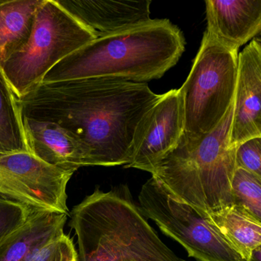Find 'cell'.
<instances>
[{
    "label": "cell",
    "instance_id": "1",
    "mask_svg": "<svg viewBox=\"0 0 261 261\" xmlns=\"http://www.w3.org/2000/svg\"><path fill=\"white\" fill-rule=\"evenodd\" d=\"M160 96L146 83L93 77L40 83L17 100L22 117L75 134L89 166H126L137 126Z\"/></svg>",
    "mask_w": 261,
    "mask_h": 261
},
{
    "label": "cell",
    "instance_id": "2",
    "mask_svg": "<svg viewBox=\"0 0 261 261\" xmlns=\"http://www.w3.org/2000/svg\"><path fill=\"white\" fill-rule=\"evenodd\" d=\"M186 40L169 19L97 38L55 65L42 83L111 77L135 83L160 79L176 65Z\"/></svg>",
    "mask_w": 261,
    "mask_h": 261
},
{
    "label": "cell",
    "instance_id": "3",
    "mask_svg": "<svg viewBox=\"0 0 261 261\" xmlns=\"http://www.w3.org/2000/svg\"><path fill=\"white\" fill-rule=\"evenodd\" d=\"M68 216L77 238V261H188L160 240L127 186L97 188Z\"/></svg>",
    "mask_w": 261,
    "mask_h": 261
},
{
    "label": "cell",
    "instance_id": "4",
    "mask_svg": "<svg viewBox=\"0 0 261 261\" xmlns=\"http://www.w3.org/2000/svg\"><path fill=\"white\" fill-rule=\"evenodd\" d=\"M234 100L218 126L198 144L178 145L149 173L173 198L201 217L227 212L233 206L231 183L237 148L230 145Z\"/></svg>",
    "mask_w": 261,
    "mask_h": 261
},
{
    "label": "cell",
    "instance_id": "5",
    "mask_svg": "<svg viewBox=\"0 0 261 261\" xmlns=\"http://www.w3.org/2000/svg\"><path fill=\"white\" fill-rule=\"evenodd\" d=\"M238 51L225 48L204 32L192 70L179 91L185 128L181 140L198 144L218 126L234 100Z\"/></svg>",
    "mask_w": 261,
    "mask_h": 261
},
{
    "label": "cell",
    "instance_id": "6",
    "mask_svg": "<svg viewBox=\"0 0 261 261\" xmlns=\"http://www.w3.org/2000/svg\"><path fill=\"white\" fill-rule=\"evenodd\" d=\"M96 39L57 0H42L30 40L0 68L19 98L42 83L45 74L62 59Z\"/></svg>",
    "mask_w": 261,
    "mask_h": 261
},
{
    "label": "cell",
    "instance_id": "7",
    "mask_svg": "<svg viewBox=\"0 0 261 261\" xmlns=\"http://www.w3.org/2000/svg\"><path fill=\"white\" fill-rule=\"evenodd\" d=\"M139 207L160 230L198 261H246L219 230L193 207L169 195L151 177L142 186Z\"/></svg>",
    "mask_w": 261,
    "mask_h": 261
},
{
    "label": "cell",
    "instance_id": "8",
    "mask_svg": "<svg viewBox=\"0 0 261 261\" xmlns=\"http://www.w3.org/2000/svg\"><path fill=\"white\" fill-rule=\"evenodd\" d=\"M74 173L29 152L0 155V195L33 208L68 215L67 186Z\"/></svg>",
    "mask_w": 261,
    "mask_h": 261
},
{
    "label": "cell",
    "instance_id": "9",
    "mask_svg": "<svg viewBox=\"0 0 261 261\" xmlns=\"http://www.w3.org/2000/svg\"><path fill=\"white\" fill-rule=\"evenodd\" d=\"M185 114L179 89L161 94L137 126L131 159L125 168L150 172L178 145L184 133Z\"/></svg>",
    "mask_w": 261,
    "mask_h": 261
},
{
    "label": "cell",
    "instance_id": "10",
    "mask_svg": "<svg viewBox=\"0 0 261 261\" xmlns=\"http://www.w3.org/2000/svg\"><path fill=\"white\" fill-rule=\"evenodd\" d=\"M261 137V42H252L238 55L230 145H238Z\"/></svg>",
    "mask_w": 261,
    "mask_h": 261
},
{
    "label": "cell",
    "instance_id": "11",
    "mask_svg": "<svg viewBox=\"0 0 261 261\" xmlns=\"http://www.w3.org/2000/svg\"><path fill=\"white\" fill-rule=\"evenodd\" d=\"M73 17L102 37L150 22V0H57Z\"/></svg>",
    "mask_w": 261,
    "mask_h": 261
},
{
    "label": "cell",
    "instance_id": "12",
    "mask_svg": "<svg viewBox=\"0 0 261 261\" xmlns=\"http://www.w3.org/2000/svg\"><path fill=\"white\" fill-rule=\"evenodd\" d=\"M22 118L30 153L64 170L89 166L86 148L75 134L53 122Z\"/></svg>",
    "mask_w": 261,
    "mask_h": 261
},
{
    "label": "cell",
    "instance_id": "13",
    "mask_svg": "<svg viewBox=\"0 0 261 261\" xmlns=\"http://www.w3.org/2000/svg\"><path fill=\"white\" fill-rule=\"evenodd\" d=\"M205 6V31L228 49L238 51L260 33V0H206Z\"/></svg>",
    "mask_w": 261,
    "mask_h": 261
},
{
    "label": "cell",
    "instance_id": "14",
    "mask_svg": "<svg viewBox=\"0 0 261 261\" xmlns=\"http://www.w3.org/2000/svg\"><path fill=\"white\" fill-rule=\"evenodd\" d=\"M68 215L33 208L27 221L0 244V261H28L64 233Z\"/></svg>",
    "mask_w": 261,
    "mask_h": 261
},
{
    "label": "cell",
    "instance_id": "15",
    "mask_svg": "<svg viewBox=\"0 0 261 261\" xmlns=\"http://www.w3.org/2000/svg\"><path fill=\"white\" fill-rule=\"evenodd\" d=\"M42 0H0V68L30 40Z\"/></svg>",
    "mask_w": 261,
    "mask_h": 261
},
{
    "label": "cell",
    "instance_id": "16",
    "mask_svg": "<svg viewBox=\"0 0 261 261\" xmlns=\"http://www.w3.org/2000/svg\"><path fill=\"white\" fill-rule=\"evenodd\" d=\"M236 248L246 261L261 246V221L233 206L227 212L205 218Z\"/></svg>",
    "mask_w": 261,
    "mask_h": 261
},
{
    "label": "cell",
    "instance_id": "17",
    "mask_svg": "<svg viewBox=\"0 0 261 261\" xmlns=\"http://www.w3.org/2000/svg\"><path fill=\"white\" fill-rule=\"evenodd\" d=\"M28 152L17 97L0 68V155Z\"/></svg>",
    "mask_w": 261,
    "mask_h": 261
},
{
    "label": "cell",
    "instance_id": "18",
    "mask_svg": "<svg viewBox=\"0 0 261 261\" xmlns=\"http://www.w3.org/2000/svg\"><path fill=\"white\" fill-rule=\"evenodd\" d=\"M233 206L261 221V178L237 168L231 183Z\"/></svg>",
    "mask_w": 261,
    "mask_h": 261
},
{
    "label": "cell",
    "instance_id": "19",
    "mask_svg": "<svg viewBox=\"0 0 261 261\" xmlns=\"http://www.w3.org/2000/svg\"><path fill=\"white\" fill-rule=\"evenodd\" d=\"M33 207L0 195V244L22 225Z\"/></svg>",
    "mask_w": 261,
    "mask_h": 261
},
{
    "label": "cell",
    "instance_id": "20",
    "mask_svg": "<svg viewBox=\"0 0 261 261\" xmlns=\"http://www.w3.org/2000/svg\"><path fill=\"white\" fill-rule=\"evenodd\" d=\"M77 251L69 235H61L36 252L28 261H77Z\"/></svg>",
    "mask_w": 261,
    "mask_h": 261
},
{
    "label": "cell",
    "instance_id": "21",
    "mask_svg": "<svg viewBox=\"0 0 261 261\" xmlns=\"http://www.w3.org/2000/svg\"><path fill=\"white\" fill-rule=\"evenodd\" d=\"M237 168L244 169L261 178V137H253L237 146Z\"/></svg>",
    "mask_w": 261,
    "mask_h": 261
},
{
    "label": "cell",
    "instance_id": "22",
    "mask_svg": "<svg viewBox=\"0 0 261 261\" xmlns=\"http://www.w3.org/2000/svg\"><path fill=\"white\" fill-rule=\"evenodd\" d=\"M250 261H261V246L252 252Z\"/></svg>",
    "mask_w": 261,
    "mask_h": 261
}]
</instances>
